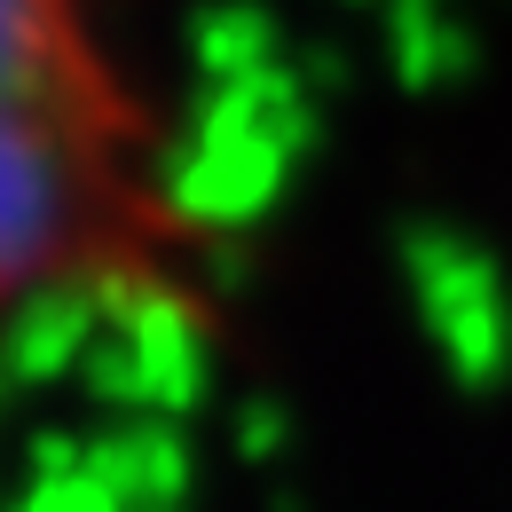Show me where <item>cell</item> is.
Instances as JSON below:
<instances>
[{"label":"cell","mask_w":512,"mask_h":512,"mask_svg":"<svg viewBox=\"0 0 512 512\" xmlns=\"http://www.w3.org/2000/svg\"><path fill=\"white\" fill-rule=\"evenodd\" d=\"M205 229L111 0H0V347L190 308Z\"/></svg>","instance_id":"1"}]
</instances>
